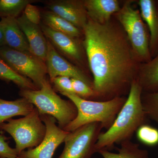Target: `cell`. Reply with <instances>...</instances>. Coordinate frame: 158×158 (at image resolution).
I'll list each match as a JSON object with an SVG mask.
<instances>
[{"label":"cell","instance_id":"26","mask_svg":"<svg viewBox=\"0 0 158 158\" xmlns=\"http://www.w3.org/2000/svg\"><path fill=\"white\" fill-rule=\"evenodd\" d=\"M56 90L61 94H74L72 78L68 77L59 76L50 81Z\"/></svg>","mask_w":158,"mask_h":158},{"label":"cell","instance_id":"4","mask_svg":"<svg viewBox=\"0 0 158 158\" xmlns=\"http://www.w3.org/2000/svg\"><path fill=\"white\" fill-rule=\"evenodd\" d=\"M19 95L38 110L40 115H49L56 118L58 126L63 129L76 118L77 110L71 101L61 98L56 93L47 79L37 90L20 89Z\"/></svg>","mask_w":158,"mask_h":158},{"label":"cell","instance_id":"27","mask_svg":"<svg viewBox=\"0 0 158 158\" xmlns=\"http://www.w3.org/2000/svg\"><path fill=\"white\" fill-rule=\"evenodd\" d=\"M7 138L2 134L0 135V157L3 158H15L19 156L17 151L9 146L6 142Z\"/></svg>","mask_w":158,"mask_h":158},{"label":"cell","instance_id":"18","mask_svg":"<svg viewBox=\"0 0 158 158\" xmlns=\"http://www.w3.org/2000/svg\"><path fill=\"white\" fill-rule=\"evenodd\" d=\"M35 107L26 98H21L14 101L0 98V124L15 116H26Z\"/></svg>","mask_w":158,"mask_h":158},{"label":"cell","instance_id":"2","mask_svg":"<svg viewBox=\"0 0 158 158\" xmlns=\"http://www.w3.org/2000/svg\"><path fill=\"white\" fill-rule=\"evenodd\" d=\"M142 89L136 79L113 124L106 131L100 134L95 144L96 152L102 149L109 150L114 144L131 141L139 127L148 124L149 118L142 106Z\"/></svg>","mask_w":158,"mask_h":158},{"label":"cell","instance_id":"5","mask_svg":"<svg viewBox=\"0 0 158 158\" xmlns=\"http://www.w3.org/2000/svg\"><path fill=\"white\" fill-rule=\"evenodd\" d=\"M7 121L0 124V130L9 133L14 139L19 156L26 148L37 147L45 136L46 127L36 107L23 118Z\"/></svg>","mask_w":158,"mask_h":158},{"label":"cell","instance_id":"11","mask_svg":"<svg viewBox=\"0 0 158 158\" xmlns=\"http://www.w3.org/2000/svg\"><path fill=\"white\" fill-rule=\"evenodd\" d=\"M48 49L45 63L50 81L57 77H68L81 80L93 89V80L83 69L59 54L48 40Z\"/></svg>","mask_w":158,"mask_h":158},{"label":"cell","instance_id":"3","mask_svg":"<svg viewBox=\"0 0 158 158\" xmlns=\"http://www.w3.org/2000/svg\"><path fill=\"white\" fill-rule=\"evenodd\" d=\"M74 104L77 110L76 118L63 130L73 131L78 128L92 123H100L108 130L124 105L127 98L120 97L106 101L87 100L74 94H62Z\"/></svg>","mask_w":158,"mask_h":158},{"label":"cell","instance_id":"24","mask_svg":"<svg viewBox=\"0 0 158 158\" xmlns=\"http://www.w3.org/2000/svg\"><path fill=\"white\" fill-rule=\"evenodd\" d=\"M138 141L142 144L154 147L158 144V129L149 125H142L136 131Z\"/></svg>","mask_w":158,"mask_h":158},{"label":"cell","instance_id":"23","mask_svg":"<svg viewBox=\"0 0 158 158\" xmlns=\"http://www.w3.org/2000/svg\"><path fill=\"white\" fill-rule=\"evenodd\" d=\"M141 102L143 109L148 118L158 123V92H142Z\"/></svg>","mask_w":158,"mask_h":158},{"label":"cell","instance_id":"7","mask_svg":"<svg viewBox=\"0 0 158 158\" xmlns=\"http://www.w3.org/2000/svg\"><path fill=\"white\" fill-rule=\"evenodd\" d=\"M0 57L15 72L32 81L38 89L48 79L45 62L30 52L3 46L0 47Z\"/></svg>","mask_w":158,"mask_h":158},{"label":"cell","instance_id":"16","mask_svg":"<svg viewBox=\"0 0 158 158\" xmlns=\"http://www.w3.org/2000/svg\"><path fill=\"white\" fill-rule=\"evenodd\" d=\"M136 80L143 93L158 92V52L149 62L139 65Z\"/></svg>","mask_w":158,"mask_h":158},{"label":"cell","instance_id":"20","mask_svg":"<svg viewBox=\"0 0 158 158\" xmlns=\"http://www.w3.org/2000/svg\"><path fill=\"white\" fill-rule=\"evenodd\" d=\"M120 147L117 148V153L108 150L102 149L98 153L103 158H149L147 150L141 149L139 144L131 141L122 142Z\"/></svg>","mask_w":158,"mask_h":158},{"label":"cell","instance_id":"28","mask_svg":"<svg viewBox=\"0 0 158 158\" xmlns=\"http://www.w3.org/2000/svg\"><path fill=\"white\" fill-rule=\"evenodd\" d=\"M26 18L35 24L40 25L41 22V11L36 6L31 4L27 5L23 11Z\"/></svg>","mask_w":158,"mask_h":158},{"label":"cell","instance_id":"25","mask_svg":"<svg viewBox=\"0 0 158 158\" xmlns=\"http://www.w3.org/2000/svg\"><path fill=\"white\" fill-rule=\"evenodd\" d=\"M74 94L87 100L95 101V92L93 88L78 79L72 78Z\"/></svg>","mask_w":158,"mask_h":158},{"label":"cell","instance_id":"22","mask_svg":"<svg viewBox=\"0 0 158 158\" xmlns=\"http://www.w3.org/2000/svg\"><path fill=\"white\" fill-rule=\"evenodd\" d=\"M32 0H0V17L17 18Z\"/></svg>","mask_w":158,"mask_h":158},{"label":"cell","instance_id":"15","mask_svg":"<svg viewBox=\"0 0 158 158\" xmlns=\"http://www.w3.org/2000/svg\"><path fill=\"white\" fill-rule=\"evenodd\" d=\"M85 9L88 18L100 24L110 22L111 16L120 9L117 0H85Z\"/></svg>","mask_w":158,"mask_h":158},{"label":"cell","instance_id":"14","mask_svg":"<svg viewBox=\"0 0 158 158\" xmlns=\"http://www.w3.org/2000/svg\"><path fill=\"white\" fill-rule=\"evenodd\" d=\"M1 18L0 23L2 27L6 46L16 50L30 52L28 42L19 27L17 19L13 17Z\"/></svg>","mask_w":158,"mask_h":158},{"label":"cell","instance_id":"10","mask_svg":"<svg viewBox=\"0 0 158 158\" xmlns=\"http://www.w3.org/2000/svg\"><path fill=\"white\" fill-rule=\"evenodd\" d=\"M40 26L46 38L59 54L80 68L84 66L86 53L83 43L78 38L54 31L42 23Z\"/></svg>","mask_w":158,"mask_h":158},{"label":"cell","instance_id":"6","mask_svg":"<svg viewBox=\"0 0 158 158\" xmlns=\"http://www.w3.org/2000/svg\"><path fill=\"white\" fill-rule=\"evenodd\" d=\"M131 1H127L116 13V17L127 36L139 62L151 60L150 38L139 10L135 9Z\"/></svg>","mask_w":158,"mask_h":158},{"label":"cell","instance_id":"8","mask_svg":"<svg viewBox=\"0 0 158 158\" xmlns=\"http://www.w3.org/2000/svg\"><path fill=\"white\" fill-rule=\"evenodd\" d=\"M103 128L100 123L85 125L69 132L65 147L59 158H90L95 151V144Z\"/></svg>","mask_w":158,"mask_h":158},{"label":"cell","instance_id":"9","mask_svg":"<svg viewBox=\"0 0 158 158\" xmlns=\"http://www.w3.org/2000/svg\"><path fill=\"white\" fill-rule=\"evenodd\" d=\"M46 127V134L42 142L37 147L23 151L18 156L25 158H52L57 148L69 134L57 125L56 118L49 115H40Z\"/></svg>","mask_w":158,"mask_h":158},{"label":"cell","instance_id":"19","mask_svg":"<svg viewBox=\"0 0 158 158\" xmlns=\"http://www.w3.org/2000/svg\"><path fill=\"white\" fill-rule=\"evenodd\" d=\"M41 14L43 23L54 31L78 38L84 34L83 31L52 11H43Z\"/></svg>","mask_w":158,"mask_h":158},{"label":"cell","instance_id":"29","mask_svg":"<svg viewBox=\"0 0 158 158\" xmlns=\"http://www.w3.org/2000/svg\"><path fill=\"white\" fill-rule=\"evenodd\" d=\"M5 45L6 44H5V39H4L2 27L0 23V47Z\"/></svg>","mask_w":158,"mask_h":158},{"label":"cell","instance_id":"21","mask_svg":"<svg viewBox=\"0 0 158 158\" xmlns=\"http://www.w3.org/2000/svg\"><path fill=\"white\" fill-rule=\"evenodd\" d=\"M0 80L7 83L13 82L20 89L37 90L38 88L33 82L20 75L12 70L0 57Z\"/></svg>","mask_w":158,"mask_h":158},{"label":"cell","instance_id":"12","mask_svg":"<svg viewBox=\"0 0 158 158\" xmlns=\"http://www.w3.org/2000/svg\"><path fill=\"white\" fill-rule=\"evenodd\" d=\"M49 11L58 15L83 31L88 20L84 1L52 0L47 2Z\"/></svg>","mask_w":158,"mask_h":158},{"label":"cell","instance_id":"30","mask_svg":"<svg viewBox=\"0 0 158 158\" xmlns=\"http://www.w3.org/2000/svg\"><path fill=\"white\" fill-rule=\"evenodd\" d=\"M0 158H3L0 157ZM15 158H25L21 157H20V156H18L17 157H16Z\"/></svg>","mask_w":158,"mask_h":158},{"label":"cell","instance_id":"1","mask_svg":"<svg viewBox=\"0 0 158 158\" xmlns=\"http://www.w3.org/2000/svg\"><path fill=\"white\" fill-rule=\"evenodd\" d=\"M123 30L110 22L100 24L88 18L83 29V46L96 101L128 94L137 78L139 62Z\"/></svg>","mask_w":158,"mask_h":158},{"label":"cell","instance_id":"17","mask_svg":"<svg viewBox=\"0 0 158 158\" xmlns=\"http://www.w3.org/2000/svg\"><path fill=\"white\" fill-rule=\"evenodd\" d=\"M138 5L141 18L149 29L150 49L152 54L158 48V13L155 2L152 0H140Z\"/></svg>","mask_w":158,"mask_h":158},{"label":"cell","instance_id":"13","mask_svg":"<svg viewBox=\"0 0 158 158\" xmlns=\"http://www.w3.org/2000/svg\"><path fill=\"white\" fill-rule=\"evenodd\" d=\"M18 23L28 42L30 52L45 62L48 49V40L40 25L35 24L26 18L23 11L17 18Z\"/></svg>","mask_w":158,"mask_h":158}]
</instances>
